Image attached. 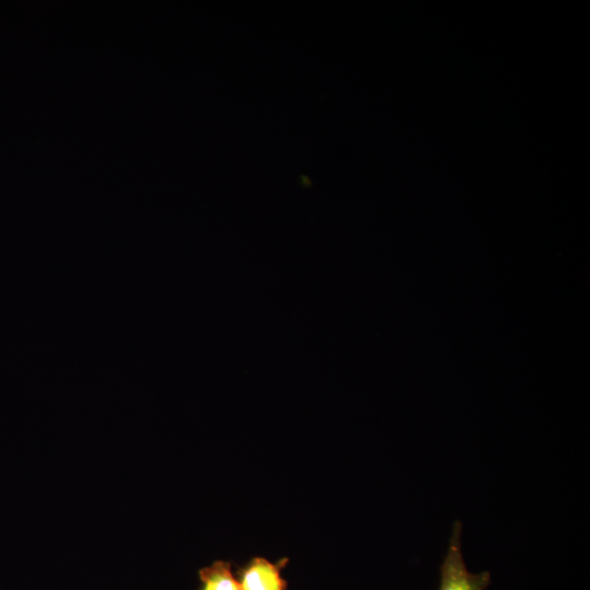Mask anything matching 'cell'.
<instances>
[{
	"instance_id": "1",
	"label": "cell",
	"mask_w": 590,
	"mask_h": 590,
	"mask_svg": "<svg viewBox=\"0 0 590 590\" xmlns=\"http://www.w3.org/2000/svg\"><path fill=\"white\" fill-rule=\"evenodd\" d=\"M461 532L462 523L456 520L439 567L438 590H486L492 580L491 573H472L468 569L461 550Z\"/></svg>"
},
{
	"instance_id": "2",
	"label": "cell",
	"mask_w": 590,
	"mask_h": 590,
	"mask_svg": "<svg viewBox=\"0 0 590 590\" xmlns=\"http://www.w3.org/2000/svg\"><path fill=\"white\" fill-rule=\"evenodd\" d=\"M287 563V557L274 563L262 556L250 558L238 570L240 590H286L287 581L281 571Z\"/></svg>"
},
{
	"instance_id": "3",
	"label": "cell",
	"mask_w": 590,
	"mask_h": 590,
	"mask_svg": "<svg viewBox=\"0 0 590 590\" xmlns=\"http://www.w3.org/2000/svg\"><path fill=\"white\" fill-rule=\"evenodd\" d=\"M199 590H240L238 579L234 576L232 563L215 560L199 570Z\"/></svg>"
}]
</instances>
